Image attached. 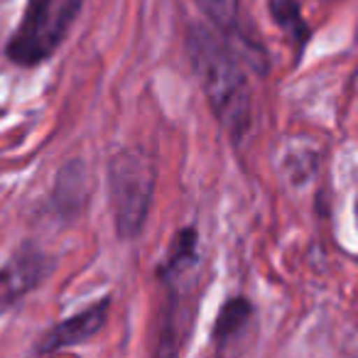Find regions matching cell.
<instances>
[{"instance_id":"obj_11","label":"cell","mask_w":358,"mask_h":358,"mask_svg":"<svg viewBox=\"0 0 358 358\" xmlns=\"http://www.w3.org/2000/svg\"><path fill=\"white\" fill-rule=\"evenodd\" d=\"M356 216H358V204H356Z\"/></svg>"},{"instance_id":"obj_5","label":"cell","mask_w":358,"mask_h":358,"mask_svg":"<svg viewBox=\"0 0 358 358\" xmlns=\"http://www.w3.org/2000/svg\"><path fill=\"white\" fill-rule=\"evenodd\" d=\"M52 258L32 241L20 243L0 265V299L6 304L20 302L25 294L37 289L52 273Z\"/></svg>"},{"instance_id":"obj_6","label":"cell","mask_w":358,"mask_h":358,"mask_svg":"<svg viewBox=\"0 0 358 358\" xmlns=\"http://www.w3.org/2000/svg\"><path fill=\"white\" fill-rule=\"evenodd\" d=\"M108 312H110V297H101L99 302H94L91 307L62 319V322H57L55 327L42 334L35 346V353L37 356H50V353L86 343L106 327Z\"/></svg>"},{"instance_id":"obj_7","label":"cell","mask_w":358,"mask_h":358,"mask_svg":"<svg viewBox=\"0 0 358 358\" xmlns=\"http://www.w3.org/2000/svg\"><path fill=\"white\" fill-rule=\"evenodd\" d=\"M255 309L245 297H229L219 309L214 322V348L216 358H238L243 353V341L253 329Z\"/></svg>"},{"instance_id":"obj_1","label":"cell","mask_w":358,"mask_h":358,"mask_svg":"<svg viewBox=\"0 0 358 358\" xmlns=\"http://www.w3.org/2000/svg\"><path fill=\"white\" fill-rule=\"evenodd\" d=\"M185 52L211 113L234 140H241L253 120V96L243 69V57L204 22H189Z\"/></svg>"},{"instance_id":"obj_4","label":"cell","mask_w":358,"mask_h":358,"mask_svg":"<svg viewBox=\"0 0 358 358\" xmlns=\"http://www.w3.org/2000/svg\"><path fill=\"white\" fill-rule=\"evenodd\" d=\"M216 32L234 47L255 71H268V55L243 13V0H194Z\"/></svg>"},{"instance_id":"obj_3","label":"cell","mask_w":358,"mask_h":358,"mask_svg":"<svg viewBox=\"0 0 358 358\" xmlns=\"http://www.w3.org/2000/svg\"><path fill=\"white\" fill-rule=\"evenodd\" d=\"M157 169L148 152L125 148L108 162V201L115 234L120 241H135L148 224L155 199Z\"/></svg>"},{"instance_id":"obj_9","label":"cell","mask_w":358,"mask_h":358,"mask_svg":"<svg viewBox=\"0 0 358 358\" xmlns=\"http://www.w3.org/2000/svg\"><path fill=\"white\" fill-rule=\"evenodd\" d=\"M268 13L275 25L287 35L294 50L302 52L312 40V30L302 15V3L299 0H268Z\"/></svg>"},{"instance_id":"obj_2","label":"cell","mask_w":358,"mask_h":358,"mask_svg":"<svg viewBox=\"0 0 358 358\" xmlns=\"http://www.w3.org/2000/svg\"><path fill=\"white\" fill-rule=\"evenodd\" d=\"M86 0H27L20 22L6 42V59L35 69L57 55L69 37Z\"/></svg>"},{"instance_id":"obj_8","label":"cell","mask_w":358,"mask_h":358,"mask_svg":"<svg viewBox=\"0 0 358 358\" xmlns=\"http://www.w3.org/2000/svg\"><path fill=\"white\" fill-rule=\"evenodd\" d=\"M86 201V172L81 162H69L57 174L52 189V209L59 216H74Z\"/></svg>"},{"instance_id":"obj_10","label":"cell","mask_w":358,"mask_h":358,"mask_svg":"<svg viewBox=\"0 0 358 358\" xmlns=\"http://www.w3.org/2000/svg\"><path fill=\"white\" fill-rule=\"evenodd\" d=\"M196 243H199L196 229L179 231L172 248H169L167 258H164L162 265H159V278H162L164 282L169 285L177 278H185L187 270H189L192 265H196Z\"/></svg>"}]
</instances>
